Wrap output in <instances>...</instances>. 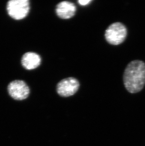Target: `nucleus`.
<instances>
[{
    "mask_svg": "<svg viewBox=\"0 0 145 146\" xmlns=\"http://www.w3.org/2000/svg\"><path fill=\"white\" fill-rule=\"evenodd\" d=\"M123 83L127 91L136 93L145 84V64L143 61H131L126 67L123 76Z\"/></svg>",
    "mask_w": 145,
    "mask_h": 146,
    "instance_id": "1",
    "label": "nucleus"
},
{
    "mask_svg": "<svg viewBox=\"0 0 145 146\" xmlns=\"http://www.w3.org/2000/svg\"><path fill=\"white\" fill-rule=\"evenodd\" d=\"M127 31L125 25L120 22L112 24L106 29L105 40L110 44L117 46L122 44L126 38Z\"/></svg>",
    "mask_w": 145,
    "mask_h": 146,
    "instance_id": "2",
    "label": "nucleus"
},
{
    "mask_svg": "<svg viewBox=\"0 0 145 146\" xmlns=\"http://www.w3.org/2000/svg\"><path fill=\"white\" fill-rule=\"evenodd\" d=\"M30 2L28 0H11L7 4V11L11 17L20 20L26 18L30 11Z\"/></svg>",
    "mask_w": 145,
    "mask_h": 146,
    "instance_id": "3",
    "label": "nucleus"
},
{
    "mask_svg": "<svg viewBox=\"0 0 145 146\" xmlns=\"http://www.w3.org/2000/svg\"><path fill=\"white\" fill-rule=\"evenodd\" d=\"M9 94L16 100L26 99L30 94V89L25 81L16 80L12 81L8 87Z\"/></svg>",
    "mask_w": 145,
    "mask_h": 146,
    "instance_id": "4",
    "label": "nucleus"
},
{
    "mask_svg": "<svg viewBox=\"0 0 145 146\" xmlns=\"http://www.w3.org/2000/svg\"><path fill=\"white\" fill-rule=\"evenodd\" d=\"M78 80L74 78H67L58 83L57 92L62 97H69L74 95L79 88Z\"/></svg>",
    "mask_w": 145,
    "mask_h": 146,
    "instance_id": "5",
    "label": "nucleus"
},
{
    "mask_svg": "<svg viewBox=\"0 0 145 146\" xmlns=\"http://www.w3.org/2000/svg\"><path fill=\"white\" fill-rule=\"evenodd\" d=\"M76 8L73 3L63 1L59 3L56 8V13L59 18L62 19H69L75 15Z\"/></svg>",
    "mask_w": 145,
    "mask_h": 146,
    "instance_id": "6",
    "label": "nucleus"
},
{
    "mask_svg": "<svg viewBox=\"0 0 145 146\" xmlns=\"http://www.w3.org/2000/svg\"><path fill=\"white\" fill-rule=\"evenodd\" d=\"M41 62V58L40 55L36 52L25 53L21 58V64L25 69L32 70L37 68Z\"/></svg>",
    "mask_w": 145,
    "mask_h": 146,
    "instance_id": "7",
    "label": "nucleus"
},
{
    "mask_svg": "<svg viewBox=\"0 0 145 146\" xmlns=\"http://www.w3.org/2000/svg\"><path fill=\"white\" fill-rule=\"evenodd\" d=\"M91 0H79L78 3L81 6H86L92 2Z\"/></svg>",
    "mask_w": 145,
    "mask_h": 146,
    "instance_id": "8",
    "label": "nucleus"
}]
</instances>
